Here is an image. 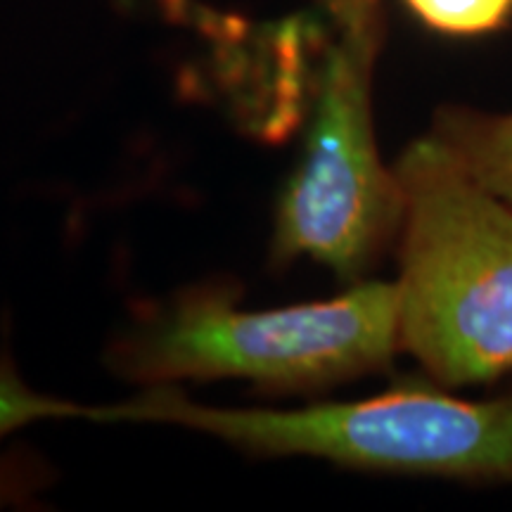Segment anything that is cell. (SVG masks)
Wrapping results in <instances>:
<instances>
[{
  "instance_id": "7",
  "label": "cell",
  "mask_w": 512,
  "mask_h": 512,
  "mask_svg": "<svg viewBox=\"0 0 512 512\" xmlns=\"http://www.w3.org/2000/svg\"><path fill=\"white\" fill-rule=\"evenodd\" d=\"M48 418H79V406L34 392L19 377L10 351H0V441Z\"/></svg>"
},
{
  "instance_id": "4",
  "label": "cell",
  "mask_w": 512,
  "mask_h": 512,
  "mask_svg": "<svg viewBox=\"0 0 512 512\" xmlns=\"http://www.w3.org/2000/svg\"><path fill=\"white\" fill-rule=\"evenodd\" d=\"M382 41L384 27L339 31L320 57L302 157L275 211V266L311 259L356 285L399 238L403 192L373 117Z\"/></svg>"
},
{
  "instance_id": "6",
  "label": "cell",
  "mask_w": 512,
  "mask_h": 512,
  "mask_svg": "<svg viewBox=\"0 0 512 512\" xmlns=\"http://www.w3.org/2000/svg\"><path fill=\"white\" fill-rule=\"evenodd\" d=\"M422 27L451 38H479L512 22V0H401Z\"/></svg>"
},
{
  "instance_id": "1",
  "label": "cell",
  "mask_w": 512,
  "mask_h": 512,
  "mask_svg": "<svg viewBox=\"0 0 512 512\" xmlns=\"http://www.w3.org/2000/svg\"><path fill=\"white\" fill-rule=\"evenodd\" d=\"M403 192L399 337L432 382L512 373V204L467 174L430 131L394 164Z\"/></svg>"
},
{
  "instance_id": "8",
  "label": "cell",
  "mask_w": 512,
  "mask_h": 512,
  "mask_svg": "<svg viewBox=\"0 0 512 512\" xmlns=\"http://www.w3.org/2000/svg\"><path fill=\"white\" fill-rule=\"evenodd\" d=\"M335 31L384 27V0H320Z\"/></svg>"
},
{
  "instance_id": "2",
  "label": "cell",
  "mask_w": 512,
  "mask_h": 512,
  "mask_svg": "<svg viewBox=\"0 0 512 512\" xmlns=\"http://www.w3.org/2000/svg\"><path fill=\"white\" fill-rule=\"evenodd\" d=\"M95 422H162L211 434L254 456H306L389 475L512 486V399L470 401L396 387L361 401L297 411L216 408L155 387L117 406H83Z\"/></svg>"
},
{
  "instance_id": "9",
  "label": "cell",
  "mask_w": 512,
  "mask_h": 512,
  "mask_svg": "<svg viewBox=\"0 0 512 512\" xmlns=\"http://www.w3.org/2000/svg\"><path fill=\"white\" fill-rule=\"evenodd\" d=\"M36 486V467L17 453L0 456V505L29 498Z\"/></svg>"
},
{
  "instance_id": "3",
  "label": "cell",
  "mask_w": 512,
  "mask_h": 512,
  "mask_svg": "<svg viewBox=\"0 0 512 512\" xmlns=\"http://www.w3.org/2000/svg\"><path fill=\"white\" fill-rule=\"evenodd\" d=\"M223 285L145 313L112 351L128 380L240 377L275 394L330 389L389 368L401 351L394 283L361 280L325 302L242 309Z\"/></svg>"
},
{
  "instance_id": "10",
  "label": "cell",
  "mask_w": 512,
  "mask_h": 512,
  "mask_svg": "<svg viewBox=\"0 0 512 512\" xmlns=\"http://www.w3.org/2000/svg\"><path fill=\"white\" fill-rule=\"evenodd\" d=\"M505 394H508V396H510V399H512V387H510V392H505Z\"/></svg>"
},
{
  "instance_id": "5",
  "label": "cell",
  "mask_w": 512,
  "mask_h": 512,
  "mask_svg": "<svg viewBox=\"0 0 512 512\" xmlns=\"http://www.w3.org/2000/svg\"><path fill=\"white\" fill-rule=\"evenodd\" d=\"M430 133L479 183L512 204V112L441 105Z\"/></svg>"
}]
</instances>
